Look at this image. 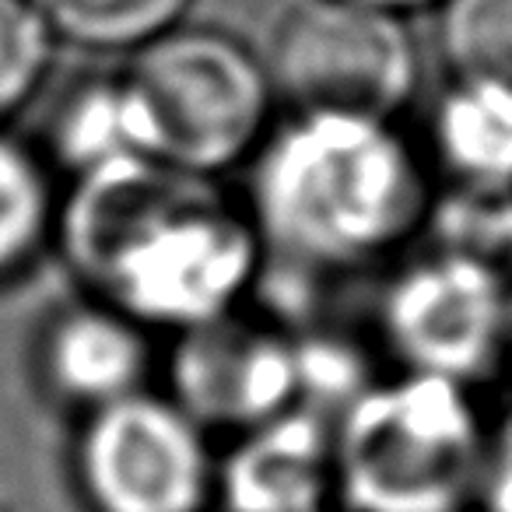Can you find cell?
I'll return each mask as SVG.
<instances>
[{
  "mask_svg": "<svg viewBox=\"0 0 512 512\" xmlns=\"http://www.w3.org/2000/svg\"><path fill=\"white\" fill-rule=\"evenodd\" d=\"M60 235L92 299L179 334L235 313L267 253L253 214L207 176L151 158L74 179Z\"/></svg>",
  "mask_w": 512,
  "mask_h": 512,
  "instance_id": "obj_1",
  "label": "cell"
},
{
  "mask_svg": "<svg viewBox=\"0 0 512 512\" xmlns=\"http://www.w3.org/2000/svg\"><path fill=\"white\" fill-rule=\"evenodd\" d=\"M249 214L288 267L351 274L397 253L432 214V193L390 120L299 113L260 144Z\"/></svg>",
  "mask_w": 512,
  "mask_h": 512,
  "instance_id": "obj_2",
  "label": "cell"
},
{
  "mask_svg": "<svg viewBox=\"0 0 512 512\" xmlns=\"http://www.w3.org/2000/svg\"><path fill=\"white\" fill-rule=\"evenodd\" d=\"M488 435L470 386L421 372L372 383L337 425V495L351 512H467Z\"/></svg>",
  "mask_w": 512,
  "mask_h": 512,
  "instance_id": "obj_3",
  "label": "cell"
},
{
  "mask_svg": "<svg viewBox=\"0 0 512 512\" xmlns=\"http://www.w3.org/2000/svg\"><path fill=\"white\" fill-rule=\"evenodd\" d=\"M148 123L151 155L193 176H214L267 141L274 78L242 39L176 25L127 67Z\"/></svg>",
  "mask_w": 512,
  "mask_h": 512,
  "instance_id": "obj_4",
  "label": "cell"
},
{
  "mask_svg": "<svg viewBox=\"0 0 512 512\" xmlns=\"http://www.w3.org/2000/svg\"><path fill=\"white\" fill-rule=\"evenodd\" d=\"M271 78L299 113L393 120L421 81L407 18L358 0H302L281 18Z\"/></svg>",
  "mask_w": 512,
  "mask_h": 512,
  "instance_id": "obj_5",
  "label": "cell"
},
{
  "mask_svg": "<svg viewBox=\"0 0 512 512\" xmlns=\"http://www.w3.org/2000/svg\"><path fill=\"white\" fill-rule=\"evenodd\" d=\"M379 334L404 372L474 386L512 351V271L439 246L386 285Z\"/></svg>",
  "mask_w": 512,
  "mask_h": 512,
  "instance_id": "obj_6",
  "label": "cell"
},
{
  "mask_svg": "<svg viewBox=\"0 0 512 512\" xmlns=\"http://www.w3.org/2000/svg\"><path fill=\"white\" fill-rule=\"evenodd\" d=\"M74 481L88 512H204L218 463L179 400L141 390L85 414Z\"/></svg>",
  "mask_w": 512,
  "mask_h": 512,
  "instance_id": "obj_7",
  "label": "cell"
},
{
  "mask_svg": "<svg viewBox=\"0 0 512 512\" xmlns=\"http://www.w3.org/2000/svg\"><path fill=\"white\" fill-rule=\"evenodd\" d=\"M172 400L200 425L253 428L302 407L306 358L302 341L235 313L183 330L172 351Z\"/></svg>",
  "mask_w": 512,
  "mask_h": 512,
  "instance_id": "obj_8",
  "label": "cell"
},
{
  "mask_svg": "<svg viewBox=\"0 0 512 512\" xmlns=\"http://www.w3.org/2000/svg\"><path fill=\"white\" fill-rule=\"evenodd\" d=\"M337 491V428L295 407L239 435L218 463L214 498L225 512H327Z\"/></svg>",
  "mask_w": 512,
  "mask_h": 512,
  "instance_id": "obj_9",
  "label": "cell"
},
{
  "mask_svg": "<svg viewBox=\"0 0 512 512\" xmlns=\"http://www.w3.org/2000/svg\"><path fill=\"white\" fill-rule=\"evenodd\" d=\"M148 369V327L99 299L60 309L36 344L43 390L85 414L141 393Z\"/></svg>",
  "mask_w": 512,
  "mask_h": 512,
  "instance_id": "obj_10",
  "label": "cell"
},
{
  "mask_svg": "<svg viewBox=\"0 0 512 512\" xmlns=\"http://www.w3.org/2000/svg\"><path fill=\"white\" fill-rule=\"evenodd\" d=\"M432 151L456 190L512 193V88L449 81L432 109Z\"/></svg>",
  "mask_w": 512,
  "mask_h": 512,
  "instance_id": "obj_11",
  "label": "cell"
},
{
  "mask_svg": "<svg viewBox=\"0 0 512 512\" xmlns=\"http://www.w3.org/2000/svg\"><path fill=\"white\" fill-rule=\"evenodd\" d=\"M50 151L64 169L74 172V179L137 158L155 162L148 123L127 74L74 85L53 113Z\"/></svg>",
  "mask_w": 512,
  "mask_h": 512,
  "instance_id": "obj_12",
  "label": "cell"
},
{
  "mask_svg": "<svg viewBox=\"0 0 512 512\" xmlns=\"http://www.w3.org/2000/svg\"><path fill=\"white\" fill-rule=\"evenodd\" d=\"M57 228L50 165L29 144L0 130V288L36 264Z\"/></svg>",
  "mask_w": 512,
  "mask_h": 512,
  "instance_id": "obj_13",
  "label": "cell"
},
{
  "mask_svg": "<svg viewBox=\"0 0 512 512\" xmlns=\"http://www.w3.org/2000/svg\"><path fill=\"white\" fill-rule=\"evenodd\" d=\"M193 0H36L53 36L85 50H144L183 25Z\"/></svg>",
  "mask_w": 512,
  "mask_h": 512,
  "instance_id": "obj_14",
  "label": "cell"
},
{
  "mask_svg": "<svg viewBox=\"0 0 512 512\" xmlns=\"http://www.w3.org/2000/svg\"><path fill=\"white\" fill-rule=\"evenodd\" d=\"M435 46L456 81L512 88V0H439Z\"/></svg>",
  "mask_w": 512,
  "mask_h": 512,
  "instance_id": "obj_15",
  "label": "cell"
},
{
  "mask_svg": "<svg viewBox=\"0 0 512 512\" xmlns=\"http://www.w3.org/2000/svg\"><path fill=\"white\" fill-rule=\"evenodd\" d=\"M53 39L36 0H0V127L39 92L53 64Z\"/></svg>",
  "mask_w": 512,
  "mask_h": 512,
  "instance_id": "obj_16",
  "label": "cell"
},
{
  "mask_svg": "<svg viewBox=\"0 0 512 512\" xmlns=\"http://www.w3.org/2000/svg\"><path fill=\"white\" fill-rule=\"evenodd\" d=\"M477 509L512 512V407L495 421L488 435V460H484Z\"/></svg>",
  "mask_w": 512,
  "mask_h": 512,
  "instance_id": "obj_17",
  "label": "cell"
},
{
  "mask_svg": "<svg viewBox=\"0 0 512 512\" xmlns=\"http://www.w3.org/2000/svg\"><path fill=\"white\" fill-rule=\"evenodd\" d=\"M358 4H372V8L397 11V15H411V11H421V8H435L439 0H358Z\"/></svg>",
  "mask_w": 512,
  "mask_h": 512,
  "instance_id": "obj_18",
  "label": "cell"
}]
</instances>
